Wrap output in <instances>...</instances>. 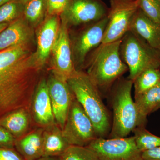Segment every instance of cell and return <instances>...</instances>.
Wrapping results in <instances>:
<instances>
[{
  "label": "cell",
  "instance_id": "6da1fadb",
  "mask_svg": "<svg viewBox=\"0 0 160 160\" xmlns=\"http://www.w3.org/2000/svg\"><path fill=\"white\" fill-rule=\"evenodd\" d=\"M40 71L30 46L0 51V118L19 108L30 109Z\"/></svg>",
  "mask_w": 160,
  "mask_h": 160
},
{
  "label": "cell",
  "instance_id": "7a4b0ae2",
  "mask_svg": "<svg viewBox=\"0 0 160 160\" xmlns=\"http://www.w3.org/2000/svg\"><path fill=\"white\" fill-rule=\"evenodd\" d=\"M67 82L75 98L91 120L98 138H106L111 125L99 89L83 70L76 71Z\"/></svg>",
  "mask_w": 160,
  "mask_h": 160
},
{
  "label": "cell",
  "instance_id": "3957f363",
  "mask_svg": "<svg viewBox=\"0 0 160 160\" xmlns=\"http://www.w3.org/2000/svg\"><path fill=\"white\" fill-rule=\"evenodd\" d=\"M121 41L102 43L86 58L83 69L99 90L109 89L129 70L120 56Z\"/></svg>",
  "mask_w": 160,
  "mask_h": 160
},
{
  "label": "cell",
  "instance_id": "277c9868",
  "mask_svg": "<svg viewBox=\"0 0 160 160\" xmlns=\"http://www.w3.org/2000/svg\"><path fill=\"white\" fill-rule=\"evenodd\" d=\"M112 90L113 121L109 138L126 137L139 126L138 114L131 95L133 82L120 78Z\"/></svg>",
  "mask_w": 160,
  "mask_h": 160
},
{
  "label": "cell",
  "instance_id": "5b68a950",
  "mask_svg": "<svg viewBox=\"0 0 160 160\" xmlns=\"http://www.w3.org/2000/svg\"><path fill=\"white\" fill-rule=\"evenodd\" d=\"M120 54L129 69L128 78L132 82L146 69L160 68V50L152 47L133 32H127L122 38Z\"/></svg>",
  "mask_w": 160,
  "mask_h": 160
},
{
  "label": "cell",
  "instance_id": "8992f818",
  "mask_svg": "<svg viewBox=\"0 0 160 160\" xmlns=\"http://www.w3.org/2000/svg\"><path fill=\"white\" fill-rule=\"evenodd\" d=\"M62 130L71 146H87L98 138L91 120L74 95Z\"/></svg>",
  "mask_w": 160,
  "mask_h": 160
},
{
  "label": "cell",
  "instance_id": "52a82bcc",
  "mask_svg": "<svg viewBox=\"0 0 160 160\" xmlns=\"http://www.w3.org/2000/svg\"><path fill=\"white\" fill-rule=\"evenodd\" d=\"M108 16L98 22L85 26L71 37L72 61L77 71L83 70L87 57L102 42Z\"/></svg>",
  "mask_w": 160,
  "mask_h": 160
},
{
  "label": "cell",
  "instance_id": "ba28073f",
  "mask_svg": "<svg viewBox=\"0 0 160 160\" xmlns=\"http://www.w3.org/2000/svg\"><path fill=\"white\" fill-rule=\"evenodd\" d=\"M139 0H110L107 24L102 43L122 39L139 9Z\"/></svg>",
  "mask_w": 160,
  "mask_h": 160
},
{
  "label": "cell",
  "instance_id": "9c48e42d",
  "mask_svg": "<svg viewBox=\"0 0 160 160\" xmlns=\"http://www.w3.org/2000/svg\"><path fill=\"white\" fill-rule=\"evenodd\" d=\"M87 147L95 152L100 160H143L133 136L98 138Z\"/></svg>",
  "mask_w": 160,
  "mask_h": 160
},
{
  "label": "cell",
  "instance_id": "30bf717a",
  "mask_svg": "<svg viewBox=\"0 0 160 160\" xmlns=\"http://www.w3.org/2000/svg\"><path fill=\"white\" fill-rule=\"evenodd\" d=\"M56 39L52 50V73L67 82L76 72L72 61L69 27L61 18Z\"/></svg>",
  "mask_w": 160,
  "mask_h": 160
},
{
  "label": "cell",
  "instance_id": "8fae6325",
  "mask_svg": "<svg viewBox=\"0 0 160 160\" xmlns=\"http://www.w3.org/2000/svg\"><path fill=\"white\" fill-rule=\"evenodd\" d=\"M109 8L102 0H71L60 16L71 26H86L108 16Z\"/></svg>",
  "mask_w": 160,
  "mask_h": 160
},
{
  "label": "cell",
  "instance_id": "7c38bea8",
  "mask_svg": "<svg viewBox=\"0 0 160 160\" xmlns=\"http://www.w3.org/2000/svg\"><path fill=\"white\" fill-rule=\"evenodd\" d=\"M48 90L56 122L62 129L73 94L67 82L51 73L47 79Z\"/></svg>",
  "mask_w": 160,
  "mask_h": 160
},
{
  "label": "cell",
  "instance_id": "4fadbf2b",
  "mask_svg": "<svg viewBox=\"0 0 160 160\" xmlns=\"http://www.w3.org/2000/svg\"><path fill=\"white\" fill-rule=\"evenodd\" d=\"M60 16H46L37 37V49L34 52L36 63L40 70L45 66L56 39L59 29Z\"/></svg>",
  "mask_w": 160,
  "mask_h": 160
},
{
  "label": "cell",
  "instance_id": "5bb4252c",
  "mask_svg": "<svg viewBox=\"0 0 160 160\" xmlns=\"http://www.w3.org/2000/svg\"><path fill=\"white\" fill-rule=\"evenodd\" d=\"M32 119L41 128L56 124L48 90L47 79H40L32 99L30 108Z\"/></svg>",
  "mask_w": 160,
  "mask_h": 160
},
{
  "label": "cell",
  "instance_id": "9a60e30c",
  "mask_svg": "<svg viewBox=\"0 0 160 160\" xmlns=\"http://www.w3.org/2000/svg\"><path fill=\"white\" fill-rule=\"evenodd\" d=\"M33 38L32 26L23 15L0 32V51L14 46H29Z\"/></svg>",
  "mask_w": 160,
  "mask_h": 160
},
{
  "label": "cell",
  "instance_id": "2e32d148",
  "mask_svg": "<svg viewBox=\"0 0 160 160\" xmlns=\"http://www.w3.org/2000/svg\"><path fill=\"white\" fill-rule=\"evenodd\" d=\"M129 31L139 36L152 48L160 50V26L149 18L140 8L135 15Z\"/></svg>",
  "mask_w": 160,
  "mask_h": 160
},
{
  "label": "cell",
  "instance_id": "e0dca14e",
  "mask_svg": "<svg viewBox=\"0 0 160 160\" xmlns=\"http://www.w3.org/2000/svg\"><path fill=\"white\" fill-rule=\"evenodd\" d=\"M44 128L29 132L16 139L14 148L25 160H36L43 155Z\"/></svg>",
  "mask_w": 160,
  "mask_h": 160
},
{
  "label": "cell",
  "instance_id": "ac0fdd59",
  "mask_svg": "<svg viewBox=\"0 0 160 160\" xmlns=\"http://www.w3.org/2000/svg\"><path fill=\"white\" fill-rule=\"evenodd\" d=\"M32 119L30 109L19 108L0 118V125L6 128L17 139L29 132Z\"/></svg>",
  "mask_w": 160,
  "mask_h": 160
},
{
  "label": "cell",
  "instance_id": "d6986e66",
  "mask_svg": "<svg viewBox=\"0 0 160 160\" xmlns=\"http://www.w3.org/2000/svg\"><path fill=\"white\" fill-rule=\"evenodd\" d=\"M43 136V157L61 156L71 146L57 124L44 128Z\"/></svg>",
  "mask_w": 160,
  "mask_h": 160
},
{
  "label": "cell",
  "instance_id": "ffe728a7",
  "mask_svg": "<svg viewBox=\"0 0 160 160\" xmlns=\"http://www.w3.org/2000/svg\"><path fill=\"white\" fill-rule=\"evenodd\" d=\"M134 102L138 114L139 126H146L147 116L157 110L160 104V82L134 97Z\"/></svg>",
  "mask_w": 160,
  "mask_h": 160
},
{
  "label": "cell",
  "instance_id": "44dd1931",
  "mask_svg": "<svg viewBox=\"0 0 160 160\" xmlns=\"http://www.w3.org/2000/svg\"><path fill=\"white\" fill-rule=\"evenodd\" d=\"M47 0H30L25 4L23 16L32 26L42 23L47 16Z\"/></svg>",
  "mask_w": 160,
  "mask_h": 160
},
{
  "label": "cell",
  "instance_id": "7402d4cb",
  "mask_svg": "<svg viewBox=\"0 0 160 160\" xmlns=\"http://www.w3.org/2000/svg\"><path fill=\"white\" fill-rule=\"evenodd\" d=\"M159 82L160 68H150L143 71L133 82L134 97L150 89Z\"/></svg>",
  "mask_w": 160,
  "mask_h": 160
},
{
  "label": "cell",
  "instance_id": "603a6c76",
  "mask_svg": "<svg viewBox=\"0 0 160 160\" xmlns=\"http://www.w3.org/2000/svg\"><path fill=\"white\" fill-rule=\"evenodd\" d=\"M132 132L136 146L141 152L160 147V137L149 132L145 126H137Z\"/></svg>",
  "mask_w": 160,
  "mask_h": 160
},
{
  "label": "cell",
  "instance_id": "cb8c5ba5",
  "mask_svg": "<svg viewBox=\"0 0 160 160\" xmlns=\"http://www.w3.org/2000/svg\"><path fill=\"white\" fill-rule=\"evenodd\" d=\"M24 6L19 0H11L0 6V24L8 23L22 16Z\"/></svg>",
  "mask_w": 160,
  "mask_h": 160
},
{
  "label": "cell",
  "instance_id": "d4e9b609",
  "mask_svg": "<svg viewBox=\"0 0 160 160\" xmlns=\"http://www.w3.org/2000/svg\"><path fill=\"white\" fill-rule=\"evenodd\" d=\"M60 157L61 160H100L95 152L87 146H70Z\"/></svg>",
  "mask_w": 160,
  "mask_h": 160
},
{
  "label": "cell",
  "instance_id": "484cf974",
  "mask_svg": "<svg viewBox=\"0 0 160 160\" xmlns=\"http://www.w3.org/2000/svg\"><path fill=\"white\" fill-rule=\"evenodd\" d=\"M139 7L152 21L160 26V3L158 0H139Z\"/></svg>",
  "mask_w": 160,
  "mask_h": 160
},
{
  "label": "cell",
  "instance_id": "4316f807",
  "mask_svg": "<svg viewBox=\"0 0 160 160\" xmlns=\"http://www.w3.org/2000/svg\"><path fill=\"white\" fill-rule=\"evenodd\" d=\"M71 0H47V15L60 16L66 10Z\"/></svg>",
  "mask_w": 160,
  "mask_h": 160
},
{
  "label": "cell",
  "instance_id": "83f0119b",
  "mask_svg": "<svg viewBox=\"0 0 160 160\" xmlns=\"http://www.w3.org/2000/svg\"><path fill=\"white\" fill-rule=\"evenodd\" d=\"M15 141L14 137L0 125V148H14Z\"/></svg>",
  "mask_w": 160,
  "mask_h": 160
},
{
  "label": "cell",
  "instance_id": "f1b7e54d",
  "mask_svg": "<svg viewBox=\"0 0 160 160\" xmlns=\"http://www.w3.org/2000/svg\"><path fill=\"white\" fill-rule=\"evenodd\" d=\"M0 160H25L15 148H0Z\"/></svg>",
  "mask_w": 160,
  "mask_h": 160
},
{
  "label": "cell",
  "instance_id": "f546056e",
  "mask_svg": "<svg viewBox=\"0 0 160 160\" xmlns=\"http://www.w3.org/2000/svg\"><path fill=\"white\" fill-rule=\"evenodd\" d=\"M143 160H160V146L142 152Z\"/></svg>",
  "mask_w": 160,
  "mask_h": 160
},
{
  "label": "cell",
  "instance_id": "4dcf8cb0",
  "mask_svg": "<svg viewBox=\"0 0 160 160\" xmlns=\"http://www.w3.org/2000/svg\"><path fill=\"white\" fill-rule=\"evenodd\" d=\"M36 160H61L60 157H42Z\"/></svg>",
  "mask_w": 160,
  "mask_h": 160
},
{
  "label": "cell",
  "instance_id": "1f68e13d",
  "mask_svg": "<svg viewBox=\"0 0 160 160\" xmlns=\"http://www.w3.org/2000/svg\"><path fill=\"white\" fill-rule=\"evenodd\" d=\"M8 23H3L0 24V32L8 26Z\"/></svg>",
  "mask_w": 160,
  "mask_h": 160
},
{
  "label": "cell",
  "instance_id": "d6a6232c",
  "mask_svg": "<svg viewBox=\"0 0 160 160\" xmlns=\"http://www.w3.org/2000/svg\"><path fill=\"white\" fill-rule=\"evenodd\" d=\"M10 1L11 0H0V6H2L4 4Z\"/></svg>",
  "mask_w": 160,
  "mask_h": 160
},
{
  "label": "cell",
  "instance_id": "836d02e7",
  "mask_svg": "<svg viewBox=\"0 0 160 160\" xmlns=\"http://www.w3.org/2000/svg\"><path fill=\"white\" fill-rule=\"evenodd\" d=\"M20 2H21L23 4H24L25 5L26 3H27V2H29L30 0H19Z\"/></svg>",
  "mask_w": 160,
  "mask_h": 160
},
{
  "label": "cell",
  "instance_id": "e575fe53",
  "mask_svg": "<svg viewBox=\"0 0 160 160\" xmlns=\"http://www.w3.org/2000/svg\"><path fill=\"white\" fill-rule=\"evenodd\" d=\"M160 109V104L158 106V107L157 110H158V109Z\"/></svg>",
  "mask_w": 160,
  "mask_h": 160
},
{
  "label": "cell",
  "instance_id": "d590c367",
  "mask_svg": "<svg viewBox=\"0 0 160 160\" xmlns=\"http://www.w3.org/2000/svg\"><path fill=\"white\" fill-rule=\"evenodd\" d=\"M158 1L160 3V0H158Z\"/></svg>",
  "mask_w": 160,
  "mask_h": 160
},
{
  "label": "cell",
  "instance_id": "8d00e7d4",
  "mask_svg": "<svg viewBox=\"0 0 160 160\" xmlns=\"http://www.w3.org/2000/svg\"></svg>",
  "mask_w": 160,
  "mask_h": 160
}]
</instances>
